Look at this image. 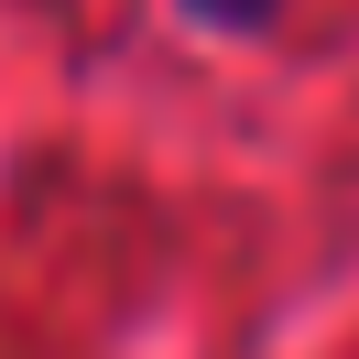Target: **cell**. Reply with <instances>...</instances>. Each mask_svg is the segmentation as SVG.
Segmentation results:
<instances>
[{"instance_id": "obj_1", "label": "cell", "mask_w": 359, "mask_h": 359, "mask_svg": "<svg viewBox=\"0 0 359 359\" xmlns=\"http://www.w3.org/2000/svg\"><path fill=\"white\" fill-rule=\"evenodd\" d=\"M185 11H196L207 33H262L272 11H283V0H185Z\"/></svg>"}]
</instances>
